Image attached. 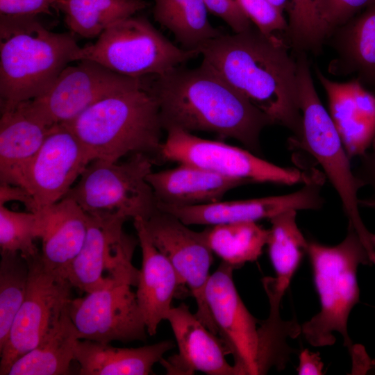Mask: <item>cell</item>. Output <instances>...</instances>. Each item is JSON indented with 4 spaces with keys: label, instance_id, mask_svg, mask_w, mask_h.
I'll use <instances>...</instances> for the list:
<instances>
[{
    "label": "cell",
    "instance_id": "obj_20",
    "mask_svg": "<svg viewBox=\"0 0 375 375\" xmlns=\"http://www.w3.org/2000/svg\"><path fill=\"white\" fill-rule=\"evenodd\" d=\"M133 225L142 251L135 294L148 335L151 336L161 322L166 320L182 285L169 260L151 242L142 219H134Z\"/></svg>",
    "mask_w": 375,
    "mask_h": 375
},
{
    "label": "cell",
    "instance_id": "obj_8",
    "mask_svg": "<svg viewBox=\"0 0 375 375\" xmlns=\"http://www.w3.org/2000/svg\"><path fill=\"white\" fill-rule=\"evenodd\" d=\"M199 55L174 44L146 18L131 16L81 47L76 61L90 60L122 75L144 77L164 74Z\"/></svg>",
    "mask_w": 375,
    "mask_h": 375
},
{
    "label": "cell",
    "instance_id": "obj_11",
    "mask_svg": "<svg viewBox=\"0 0 375 375\" xmlns=\"http://www.w3.org/2000/svg\"><path fill=\"white\" fill-rule=\"evenodd\" d=\"M29 279L24 301L12 322L8 340L0 351V374L18 358L34 349L58 324L68 308L73 288L44 265L40 252L26 259Z\"/></svg>",
    "mask_w": 375,
    "mask_h": 375
},
{
    "label": "cell",
    "instance_id": "obj_18",
    "mask_svg": "<svg viewBox=\"0 0 375 375\" xmlns=\"http://www.w3.org/2000/svg\"><path fill=\"white\" fill-rule=\"evenodd\" d=\"M171 326L178 352L159 362L168 375H237L226 357L229 351L221 338L210 331L182 303L172 307L167 319Z\"/></svg>",
    "mask_w": 375,
    "mask_h": 375
},
{
    "label": "cell",
    "instance_id": "obj_7",
    "mask_svg": "<svg viewBox=\"0 0 375 375\" xmlns=\"http://www.w3.org/2000/svg\"><path fill=\"white\" fill-rule=\"evenodd\" d=\"M154 163L142 153L133 154L121 163L93 160L65 197L74 200L90 215L146 220L159 210L147 180Z\"/></svg>",
    "mask_w": 375,
    "mask_h": 375
},
{
    "label": "cell",
    "instance_id": "obj_5",
    "mask_svg": "<svg viewBox=\"0 0 375 375\" xmlns=\"http://www.w3.org/2000/svg\"><path fill=\"white\" fill-rule=\"evenodd\" d=\"M307 254L311 264L319 311L301 325V334L313 347L332 346L335 333L349 349L352 341L347 323L352 308L360 301L357 281L359 265H374L353 227L348 224L344 239L334 246L308 241Z\"/></svg>",
    "mask_w": 375,
    "mask_h": 375
},
{
    "label": "cell",
    "instance_id": "obj_42",
    "mask_svg": "<svg viewBox=\"0 0 375 375\" xmlns=\"http://www.w3.org/2000/svg\"><path fill=\"white\" fill-rule=\"evenodd\" d=\"M360 207L368 208L375 210V200L368 197L362 199H359Z\"/></svg>",
    "mask_w": 375,
    "mask_h": 375
},
{
    "label": "cell",
    "instance_id": "obj_12",
    "mask_svg": "<svg viewBox=\"0 0 375 375\" xmlns=\"http://www.w3.org/2000/svg\"><path fill=\"white\" fill-rule=\"evenodd\" d=\"M143 222L154 246L169 260L182 286H185L194 298L197 308L195 315L217 335L205 297L213 252L202 232L191 230L176 216L160 210Z\"/></svg>",
    "mask_w": 375,
    "mask_h": 375
},
{
    "label": "cell",
    "instance_id": "obj_30",
    "mask_svg": "<svg viewBox=\"0 0 375 375\" xmlns=\"http://www.w3.org/2000/svg\"><path fill=\"white\" fill-rule=\"evenodd\" d=\"M201 232L213 253L237 269L258 259L269 231L257 222H238L210 225Z\"/></svg>",
    "mask_w": 375,
    "mask_h": 375
},
{
    "label": "cell",
    "instance_id": "obj_2",
    "mask_svg": "<svg viewBox=\"0 0 375 375\" xmlns=\"http://www.w3.org/2000/svg\"><path fill=\"white\" fill-rule=\"evenodd\" d=\"M202 62L299 139L302 116L299 103L297 63L283 40L256 28L222 34L200 49Z\"/></svg>",
    "mask_w": 375,
    "mask_h": 375
},
{
    "label": "cell",
    "instance_id": "obj_1",
    "mask_svg": "<svg viewBox=\"0 0 375 375\" xmlns=\"http://www.w3.org/2000/svg\"><path fill=\"white\" fill-rule=\"evenodd\" d=\"M149 88L165 131L177 128L215 133L235 139L258 154L262 129L274 124L264 112L203 62L196 68L179 65L155 76Z\"/></svg>",
    "mask_w": 375,
    "mask_h": 375
},
{
    "label": "cell",
    "instance_id": "obj_9",
    "mask_svg": "<svg viewBox=\"0 0 375 375\" xmlns=\"http://www.w3.org/2000/svg\"><path fill=\"white\" fill-rule=\"evenodd\" d=\"M161 160L192 164L221 175L250 183L305 184L317 173L283 167L260 158L248 149L221 141L206 140L177 128L166 130Z\"/></svg>",
    "mask_w": 375,
    "mask_h": 375
},
{
    "label": "cell",
    "instance_id": "obj_10",
    "mask_svg": "<svg viewBox=\"0 0 375 375\" xmlns=\"http://www.w3.org/2000/svg\"><path fill=\"white\" fill-rule=\"evenodd\" d=\"M87 215L85 242L67 272L70 284L85 293L124 284L137 286L139 269L132 258L139 240L124 231L126 219Z\"/></svg>",
    "mask_w": 375,
    "mask_h": 375
},
{
    "label": "cell",
    "instance_id": "obj_22",
    "mask_svg": "<svg viewBox=\"0 0 375 375\" xmlns=\"http://www.w3.org/2000/svg\"><path fill=\"white\" fill-rule=\"evenodd\" d=\"M38 211L42 218V262L51 273L67 279L68 269L85 240L87 213L74 200L66 197Z\"/></svg>",
    "mask_w": 375,
    "mask_h": 375
},
{
    "label": "cell",
    "instance_id": "obj_16",
    "mask_svg": "<svg viewBox=\"0 0 375 375\" xmlns=\"http://www.w3.org/2000/svg\"><path fill=\"white\" fill-rule=\"evenodd\" d=\"M131 287L124 284L71 299L69 315L79 340L104 343L146 340L147 327Z\"/></svg>",
    "mask_w": 375,
    "mask_h": 375
},
{
    "label": "cell",
    "instance_id": "obj_21",
    "mask_svg": "<svg viewBox=\"0 0 375 375\" xmlns=\"http://www.w3.org/2000/svg\"><path fill=\"white\" fill-rule=\"evenodd\" d=\"M52 126L31 100L1 106L0 180L17 185L20 174L42 145Z\"/></svg>",
    "mask_w": 375,
    "mask_h": 375
},
{
    "label": "cell",
    "instance_id": "obj_32",
    "mask_svg": "<svg viewBox=\"0 0 375 375\" xmlns=\"http://www.w3.org/2000/svg\"><path fill=\"white\" fill-rule=\"evenodd\" d=\"M0 261V351L4 347L26 296L28 263L17 252H1Z\"/></svg>",
    "mask_w": 375,
    "mask_h": 375
},
{
    "label": "cell",
    "instance_id": "obj_35",
    "mask_svg": "<svg viewBox=\"0 0 375 375\" xmlns=\"http://www.w3.org/2000/svg\"><path fill=\"white\" fill-rule=\"evenodd\" d=\"M208 11L223 19L234 31L250 28L251 22L241 8L238 0H204Z\"/></svg>",
    "mask_w": 375,
    "mask_h": 375
},
{
    "label": "cell",
    "instance_id": "obj_27",
    "mask_svg": "<svg viewBox=\"0 0 375 375\" xmlns=\"http://www.w3.org/2000/svg\"><path fill=\"white\" fill-rule=\"evenodd\" d=\"M79 340L68 308L58 324L31 351L13 362L6 375H65L70 374Z\"/></svg>",
    "mask_w": 375,
    "mask_h": 375
},
{
    "label": "cell",
    "instance_id": "obj_23",
    "mask_svg": "<svg viewBox=\"0 0 375 375\" xmlns=\"http://www.w3.org/2000/svg\"><path fill=\"white\" fill-rule=\"evenodd\" d=\"M147 180L158 206H190L219 201L229 190L249 183L188 163L150 173Z\"/></svg>",
    "mask_w": 375,
    "mask_h": 375
},
{
    "label": "cell",
    "instance_id": "obj_41",
    "mask_svg": "<svg viewBox=\"0 0 375 375\" xmlns=\"http://www.w3.org/2000/svg\"><path fill=\"white\" fill-rule=\"evenodd\" d=\"M274 6H275L278 10L283 12L284 10H288L290 0H268Z\"/></svg>",
    "mask_w": 375,
    "mask_h": 375
},
{
    "label": "cell",
    "instance_id": "obj_15",
    "mask_svg": "<svg viewBox=\"0 0 375 375\" xmlns=\"http://www.w3.org/2000/svg\"><path fill=\"white\" fill-rule=\"evenodd\" d=\"M90 162L70 128L65 124H56L23 168L17 185L30 193L38 211L64 198Z\"/></svg>",
    "mask_w": 375,
    "mask_h": 375
},
{
    "label": "cell",
    "instance_id": "obj_34",
    "mask_svg": "<svg viewBox=\"0 0 375 375\" xmlns=\"http://www.w3.org/2000/svg\"><path fill=\"white\" fill-rule=\"evenodd\" d=\"M239 4L256 28L267 36L276 32L287 31L288 23L283 12L268 0H238Z\"/></svg>",
    "mask_w": 375,
    "mask_h": 375
},
{
    "label": "cell",
    "instance_id": "obj_14",
    "mask_svg": "<svg viewBox=\"0 0 375 375\" xmlns=\"http://www.w3.org/2000/svg\"><path fill=\"white\" fill-rule=\"evenodd\" d=\"M234 269L222 261L209 277L205 297L217 333L233 357L237 375H258L260 322L242 300Z\"/></svg>",
    "mask_w": 375,
    "mask_h": 375
},
{
    "label": "cell",
    "instance_id": "obj_3",
    "mask_svg": "<svg viewBox=\"0 0 375 375\" xmlns=\"http://www.w3.org/2000/svg\"><path fill=\"white\" fill-rule=\"evenodd\" d=\"M65 125L91 161L117 162L127 154L142 153L155 163L162 162L163 128L159 106L144 77L99 101Z\"/></svg>",
    "mask_w": 375,
    "mask_h": 375
},
{
    "label": "cell",
    "instance_id": "obj_39",
    "mask_svg": "<svg viewBox=\"0 0 375 375\" xmlns=\"http://www.w3.org/2000/svg\"><path fill=\"white\" fill-rule=\"evenodd\" d=\"M10 201L22 203L28 211H37L35 201L27 190L18 185L1 183L0 205H5Z\"/></svg>",
    "mask_w": 375,
    "mask_h": 375
},
{
    "label": "cell",
    "instance_id": "obj_26",
    "mask_svg": "<svg viewBox=\"0 0 375 375\" xmlns=\"http://www.w3.org/2000/svg\"><path fill=\"white\" fill-rule=\"evenodd\" d=\"M296 210H288L270 219L267 245L275 277H264L263 286L283 297L307 253L308 241L297 223Z\"/></svg>",
    "mask_w": 375,
    "mask_h": 375
},
{
    "label": "cell",
    "instance_id": "obj_6",
    "mask_svg": "<svg viewBox=\"0 0 375 375\" xmlns=\"http://www.w3.org/2000/svg\"><path fill=\"white\" fill-rule=\"evenodd\" d=\"M297 63L302 133L297 140L290 138V144L309 153L322 166L341 200L348 224L358 234L375 265V233L367 228L360 213L358 193L365 185L352 170L351 158L330 114L320 101L305 53L298 54Z\"/></svg>",
    "mask_w": 375,
    "mask_h": 375
},
{
    "label": "cell",
    "instance_id": "obj_19",
    "mask_svg": "<svg viewBox=\"0 0 375 375\" xmlns=\"http://www.w3.org/2000/svg\"><path fill=\"white\" fill-rule=\"evenodd\" d=\"M326 93L329 114L351 159L360 157L375 139V95L357 79L339 83L315 67Z\"/></svg>",
    "mask_w": 375,
    "mask_h": 375
},
{
    "label": "cell",
    "instance_id": "obj_33",
    "mask_svg": "<svg viewBox=\"0 0 375 375\" xmlns=\"http://www.w3.org/2000/svg\"><path fill=\"white\" fill-rule=\"evenodd\" d=\"M42 234L39 211L16 212L0 205L1 252H17L25 259L40 253L34 241Z\"/></svg>",
    "mask_w": 375,
    "mask_h": 375
},
{
    "label": "cell",
    "instance_id": "obj_4",
    "mask_svg": "<svg viewBox=\"0 0 375 375\" xmlns=\"http://www.w3.org/2000/svg\"><path fill=\"white\" fill-rule=\"evenodd\" d=\"M72 32L46 28L33 17L0 15V99L10 106L35 99L76 61L81 47Z\"/></svg>",
    "mask_w": 375,
    "mask_h": 375
},
{
    "label": "cell",
    "instance_id": "obj_40",
    "mask_svg": "<svg viewBox=\"0 0 375 375\" xmlns=\"http://www.w3.org/2000/svg\"><path fill=\"white\" fill-rule=\"evenodd\" d=\"M324 364L318 353L302 350L299 356V365L297 371L299 375H322Z\"/></svg>",
    "mask_w": 375,
    "mask_h": 375
},
{
    "label": "cell",
    "instance_id": "obj_37",
    "mask_svg": "<svg viewBox=\"0 0 375 375\" xmlns=\"http://www.w3.org/2000/svg\"><path fill=\"white\" fill-rule=\"evenodd\" d=\"M374 0H326L327 19L333 31Z\"/></svg>",
    "mask_w": 375,
    "mask_h": 375
},
{
    "label": "cell",
    "instance_id": "obj_17",
    "mask_svg": "<svg viewBox=\"0 0 375 375\" xmlns=\"http://www.w3.org/2000/svg\"><path fill=\"white\" fill-rule=\"evenodd\" d=\"M323 180L318 174L292 193L244 200L217 201L208 204L158 206V209L178 217L186 225H215L238 222H257L288 210H317L324 204L321 190Z\"/></svg>",
    "mask_w": 375,
    "mask_h": 375
},
{
    "label": "cell",
    "instance_id": "obj_24",
    "mask_svg": "<svg viewBox=\"0 0 375 375\" xmlns=\"http://www.w3.org/2000/svg\"><path fill=\"white\" fill-rule=\"evenodd\" d=\"M174 344L167 340L138 348H121L110 343L78 340L74 360L79 364L81 375H147Z\"/></svg>",
    "mask_w": 375,
    "mask_h": 375
},
{
    "label": "cell",
    "instance_id": "obj_36",
    "mask_svg": "<svg viewBox=\"0 0 375 375\" xmlns=\"http://www.w3.org/2000/svg\"><path fill=\"white\" fill-rule=\"evenodd\" d=\"M57 0H0V15L17 17H33L51 15Z\"/></svg>",
    "mask_w": 375,
    "mask_h": 375
},
{
    "label": "cell",
    "instance_id": "obj_28",
    "mask_svg": "<svg viewBox=\"0 0 375 375\" xmlns=\"http://www.w3.org/2000/svg\"><path fill=\"white\" fill-rule=\"evenodd\" d=\"M153 1L155 20L169 30L184 49L200 51L223 34L209 22L204 0Z\"/></svg>",
    "mask_w": 375,
    "mask_h": 375
},
{
    "label": "cell",
    "instance_id": "obj_31",
    "mask_svg": "<svg viewBox=\"0 0 375 375\" xmlns=\"http://www.w3.org/2000/svg\"><path fill=\"white\" fill-rule=\"evenodd\" d=\"M286 34L299 53L316 52L332 33L326 0H290Z\"/></svg>",
    "mask_w": 375,
    "mask_h": 375
},
{
    "label": "cell",
    "instance_id": "obj_25",
    "mask_svg": "<svg viewBox=\"0 0 375 375\" xmlns=\"http://www.w3.org/2000/svg\"><path fill=\"white\" fill-rule=\"evenodd\" d=\"M333 33L338 56L330 71L335 74L355 73L363 85L375 86V0Z\"/></svg>",
    "mask_w": 375,
    "mask_h": 375
},
{
    "label": "cell",
    "instance_id": "obj_38",
    "mask_svg": "<svg viewBox=\"0 0 375 375\" xmlns=\"http://www.w3.org/2000/svg\"><path fill=\"white\" fill-rule=\"evenodd\" d=\"M360 158V163L354 173L365 186L372 188L370 198L375 200V139L368 150Z\"/></svg>",
    "mask_w": 375,
    "mask_h": 375
},
{
    "label": "cell",
    "instance_id": "obj_29",
    "mask_svg": "<svg viewBox=\"0 0 375 375\" xmlns=\"http://www.w3.org/2000/svg\"><path fill=\"white\" fill-rule=\"evenodd\" d=\"M144 0H57L56 8L74 35L98 38L115 22L144 9Z\"/></svg>",
    "mask_w": 375,
    "mask_h": 375
},
{
    "label": "cell",
    "instance_id": "obj_13",
    "mask_svg": "<svg viewBox=\"0 0 375 375\" xmlns=\"http://www.w3.org/2000/svg\"><path fill=\"white\" fill-rule=\"evenodd\" d=\"M142 78L116 73L93 60H80L67 66L49 90L31 103L49 124H65Z\"/></svg>",
    "mask_w": 375,
    "mask_h": 375
}]
</instances>
